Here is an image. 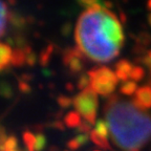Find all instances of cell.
Segmentation results:
<instances>
[{
	"label": "cell",
	"mask_w": 151,
	"mask_h": 151,
	"mask_svg": "<svg viewBox=\"0 0 151 151\" xmlns=\"http://www.w3.org/2000/svg\"><path fill=\"white\" fill-rule=\"evenodd\" d=\"M78 48L94 62H109L120 54L124 34L118 17L101 5L88 9L79 17L75 31Z\"/></svg>",
	"instance_id": "1"
},
{
	"label": "cell",
	"mask_w": 151,
	"mask_h": 151,
	"mask_svg": "<svg viewBox=\"0 0 151 151\" xmlns=\"http://www.w3.org/2000/svg\"><path fill=\"white\" fill-rule=\"evenodd\" d=\"M111 139L121 149L139 151L151 139V118L133 103L111 96L105 105Z\"/></svg>",
	"instance_id": "2"
},
{
	"label": "cell",
	"mask_w": 151,
	"mask_h": 151,
	"mask_svg": "<svg viewBox=\"0 0 151 151\" xmlns=\"http://www.w3.org/2000/svg\"><path fill=\"white\" fill-rule=\"evenodd\" d=\"M87 73L90 79V87L97 93L107 97L114 91L119 79L110 68L106 66L94 67Z\"/></svg>",
	"instance_id": "3"
},
{
	"label": "cell",
	"mask_w": 151,
	"mask_h": 151,
	"mask_svg": "<svg viewBox=\"0 0 151 151\" xmlns=\"http://www.w3.org/2000/svg\"><path fill=\"white\" fill-rule=\"evenodd\" d=\"M77 112L84 118V120L90 125L94 124L98 110V97L97 92L91 87L86 88L79 92L73 101Z\"/></svg>",
	"instance_id": "4"
},
{
	"label": "cell",
	"mask_w": 151,
	"mask_h": 151,
	"mask_svg": "<svg viewBox=\"0 0 151 151\" xmlns=\"http://www.w3.org/2000/svg\"><path fill=\"white\" fill-rule=\"evenodd\" d=\"M84 58L86 57L83 55V52L77 48H68L64 52L63 55V63L64 65L69 69L71 73L76 75L83 70L84 67Z\"/></svg>",
	"instance_id": "5"
},
{
	"label": "cell",
	"mask_w": 151,
	"mask_h": 151,
	"mask_svg": "<svg viewBox=\"0 0 151 151\" xmlns=\"http://www.w3.org/2000/svg\"><path fill=\"white\" fill-rule=\"evenodd\" d=\"M132 103L135 107L141 110H146L151 108V86L145 85L143 87H139L134 93V98L132 100Z\"/></svg>",
	"instance_id": "6"
},
{
	"label": "cell",
	"mask_w": 151,
	"mask_h": 151,
	"mask_svg": "<svg viewBox=\"0 0 151 151\" xmlns=\"http://www.w3.org/2000/svg\"><path fill=\"white\" fill-rule=\"evenodd\" d=\"M134 66H132L128 60H120L116 65V75L119 80L121 81H128V78H130V73Z\"/></svg>",
	"instance_id": "7"
},
{
	"label": "cell",
	"mask_w": 151,
	"mask_h": 151,
	"mask_svg": "<svg viewBox=\"0 0 151 151\" xmlns=\"http://www.w3.org/2000/svg\"><path fill=\"white\" fill-rule=\"evenodd\" d=\"M13 52L11 50V46L4 42H1L0 44V69L4 70L9 63L12 62Z\"/></svg>",
	"instance_id": "8"
},
{
	"label": "cell",
	"mask_w": 151,
	"mask_h": 151,
	"mask_svg": "<svg viewBox=\"0 0 151 151\" xmlns=\"http://www.w3.org/2000/svg\"><path fill=\"white\" fill-rule=\"evenodd\" d=\"M24 63H26V52L25 50L23 48H17L13 52V56H12V62L11 64L17 67H20L22 66Z\"/></svg>",
	"instance_id": "9"
},
{
	"label": "cell",
	"mask_w": 151,
	"mask_h": 151,
	"mask_svg": "<svg viewBox=\"0 0 151 151\" xmlns=\"http://www.w3.org/2000/svg\"><path fill=\"white\" fill-rule=\"evenodd\" d=\"M64 123L67 127L75 128L79 127L81 125V118H80V113L77 112V111H70V112L67 113V116L64 119Z\"/></svg>",
	"instance_id": "10"
},
{
	"label": "cell",
	"mask_w": 151,
	"mask_h": 151,
	"mask_svg": "<svg viewBox=\"0 0 151 151\" xmlns=\"http://www.w3.org/2000/svg\"><path fill=\"white\" fill-rule=\"evenodd\" d=\"M9 20V13L7 11V6L4 1H1V22H0V35L4 36L6 31L7 21Z\"/></svg>",
	"instance_id": "11"
},
{
	"label": "cell",
	"mask_w": 151,
	"mask_h": 151,
	"mask_svg": "<svg viewBox=\"0 0 151 151\" xmlns=\"http://www.w3.org/2000/svg\"><path fill=\"white\" fill-rule=\"evenodd\" d=\"M89 134H90V139H91V141L93 142L97 146L101 147L102 149H106V150L110 148V146H109V143H108V141H107L106 137H102V135H100L99 133L96 131V130H92Z\"/></svg>",
	"instance_id": "12"
},
{
	"label": "cell",
	"mask_w": 151,
	"mask_h": 151,
	"mask_svg": "<svg viewBox=\"0 0 151 151\" xmlns=\"http://www.w3.org/2000/svg\"><path fill=\"white\" fill-rule=\"evenodd\" d=\"M137 88V85L134 81H126L122 84L120 90L123 94H126V96H131V94L135 93Z\"/></svg>",
	"instance_id": "13"
},
{
	"label": "cell",
	"mask_w": 151,
	"mask_h": 151,
	"mask_svg": "<svg viewBox=\"0 0 151 151\" xmlns=\"http://www.w3.org/2000/svg\"><path fill=\"white\" fill-rule=\"evenodd\" d=\"M52 50H54V46H52V44H50V45H47V47L45 50H43L42 52H41L39 60H40V64L42 66H46L47 64H48V62H50V60Z\"/></svg>",
	"instance_id": "14"
},
{
	"label": "cell",
	"mask_w": 151,
	"mask_h": 151,
	"mask_svg": "<svg viewBox=\"0 0 151 151\" xmlns=\"http://www.w3.org/2000/svg\"><path fill=\"white\" fill-rule=\"evenodd\" d=\"M108 124H107L106 121L104 120H99L97 122V124H96V131L99 133L100 135H102V137H106L109 135V130H108Z\"/></svg>",
	"instance_id": "15"
},
{
	"label": "cell",
	"mask_w": 151,
	"mask_h": 151,
	"mask_svg": "<svg viewBox=\"0 0 151 151\" xmlns=\"http://www.w3.org/2000/svg\"><path fill=\"white\" fill-rule=\"evenodd\" d=\"M9 21L11 22L13 25L16 26V27H18V28L23 27V26L25 25V19H24L22 16H20V15L16 14V13H9Z\"/></svg>",
	"instance_id": "16"
},
{
	"label": "cell",
	"mask_w": 151,
	"mask_h": 151,
	"mask_svg": "<svg viewBox=\"0 0 151 151\" xmlns=\"http://www.w3.org/2000/svg\"><path fill=\"white\" fill-rule=\"evenodd\" d=\"M23 141L25 145L27 146L28 151H34L35 150V144H36V137H34L33 133L29 131H25L23 133Z\"/></svg>",
	"instance_id": "17"
},
{
	"label": "cell",
	"mask_w": 151,
	"mask_h": 151,
	"mask_svg": "<svg viewBox=\"0 0 151 151\" xmlns=\"http://www.w3.org/2000/svg\"><path fill=\"white\" fill-rule=\"evenodd\" d=\"M145 71L144 68L141 67V66H134L131 70V73H130V79L132 81H141L142 79L144 78Z\"/></svg>",
	"instance_id": "18"
},
{
	"label": "cell",
	"mask_w": 151,
	"mask_h": 151,
	"mask_svg": "<svg viewBox=\"0 0 151 151\" xmlns=\"http://www.w3.org/2000/svg\"><path fill=\"white\" fill-rule=\"evenodd\" d=\"M89 87H90V79H89L88 73H86V75H81L78 79V88H80L81 90H84Z\"/></svg>",
	"instance_id": "19"
},
{
	"label": "cell",
	"mask_w": 151,
	"mask_h": 151,
	"mask_svg": "<svg viewBox=\"0 0 151 151\" xmlns=\"http://www.w3.org/2000/svg\"><path fill=\"white\" fill-rule=\"evenodd\" d=\"M4 149H9V150H15L17 149V139L15 137H9L5 143L1 145V151Z\"/></svg>",
	"instance_id": "20"
},
{
	"label": "cell",
	"mask_w": 151,
	"mask_h": 151,
	"mask_svg": "<svg viewBox=\"0 0 151 151\" xmlns=\"http://www.w3.org/2000/svg\"><path fill=\"white\" fill-rule=\"evenodd\" d=\"M46 145V139L42 133H38L36 137V144H35V150L36 151H42Z\"/></svg>",
	"instance_id": "21"
},
{
	"label": "cell",
	"mask_w": 151,
	"mask_h": 151,
	"mask_svg": "<svg viewBox=\"0 0 151 151\" xmlns=\"http://www.w3.org/2000/svg\"><path fill=\"white\" fill-rule=\"evenodd\" d=\"M78 2L82 7L88 9L96 6V5H101L102 0H78Z\"/></svg>",
	"instance_id": "22"
},
{
	"label": "cell",
	"mask_w": 151,
	"mask_h": 151,
	"mask_svg": "<svg viewBox=\"0 0 151 151\" xmlns=\"http://www.w3.org/2000/svg\"><path fill=\"white\" fill-rule=\"evenodd\" d=\"M150 43H151V36L147 33L142 34L139 37V39H137V45H141V46H143V47L150 44Z\"/></svg>",
	"instance_id": "23"
},
{
	"label": "cell",
	"mask_w": 151,
	"mask_h": 151,
	"mask_svg": "<svg viewBox=\"0 0 151 151\" xmlns=\"http://www.w3.org/2000/svg\"><path fill=\"white\" fill-rule=\"evenodd\" d=\"M71 103H73L71 99H69V98L66 97V96H60V97L58 98V104H59L62 108H67V107L70 106Z\"/></svg>",
	"instance_id": "24"
},
{
	"label": "cell",
	"mask_w": 151,
	"mask_h": 151,
	"mask_svg": "<svg viewBox=\"0 0 151 151\" xmlns=\"http://www.w3.org/2000/svg\"><path fill=\"white\" fill-rule=\"evenodd\" d=\"M78 131L80 132L81 134H87V133H90V132L92 131L91 126H90L89 123L83 122V123H81V125L78 127Z\"/></svg>",
	"instance_id": "25"
},
{
	"label": "cell",
	"mask_w": 151,
	"mask_h": 151,
	"mask_svg": "<svg viewBox=\"0 0 151 151\" xmlns=\"http://www.w3.org/2000/svg\"><path fill=\"white\" fill-rule=\"evenodd\" d=\"M0 92L4 98H9L12 97V89L9 87L6 83H2L1 84V88H0Z\"/></svg>",
	"instance_id": "26"
},
{
	"label": "cell",
	"mask_w": 151,
	"mask_h": 151,
	"mask_svg": "<svg viewBox=\"0 0 151 151\" xmlns=\"http://www.w3.org/2000/svg\"><path fill=\"white\" fill-rule=\"evenodd\" d=\"M141 61L145 66H147V67L150 68L151 67V50H148V52H146V55L142 58Z\"/></svg>",
	"instance_id": "27"
},
{
	"label": "cell",
	"mask_w": 151,
	"mask_h": 151,
	"mask_svg": "<svg viewBox=\"0 0 151 151\" xmlns=\"http://www.w3.org/2000/svg\"><path fill=\"white\" fill-rule=\"evenodd\" d=\"M88 139H89L88 134H79V135H77V137H76V139L79 142L80 146L86 144V143L88 142Z\"/></svg>",
	"instance_id": "28"
},
{
	"label": "cell",
	"mask_w": 151,
	"mask_h": 151,
	"mask_svg": "<svg viewBox=\"0 0 151 151\" xmlns=\"http://www.w3.org/2000/svg\"><path fill=\"white\" fill-rule=\"evenodd\" d=\"M19 89L21 90L22 92H29L31 91V86L25 81H20V83H19Z\"/></svg>",
	"instance_id": "29"
},
{
	"label": "cell",
	"mask_w": 151,
	"mask_h": 151,
	"mask_svg": "<svg viewBox=\"0 0 151 151\" xmlns=\"http://www.w3.org/2000/svg\"><path fill=\"white\" fill-rule=\"evenodd\" d=\"M67 147H68L69 149H71V150H76V149H78L79 147H80V144H79V142L75 139H70V141H68V143H67Z\"/></svg>",
	"instance_id": "30"
},
{
	"label": "cell",
	"mask_w": 151,
	"mask_h": 151,
	"mask_svg": "<svg viewBox=\"0 0 151 151\" xmlns=\"http://www.w3.org/2000/svg\"><path fill=\"white\" fill-rule=\"evenodd\" d=\"M50 126H52V128H56V129H60V130L64 129L63 124H62L61 122H59V121H56V122L52 123V124H50Z\"/></svg>",
	"instance_id": "31"
},
{
	"label": "cell",
	"mask_w": 151,
	"mask_h": 151,
	"mask_svg": "<svg viewBox=\"0 0 151 151\" xmlns=\"http://www.w3.org/2000/svg\"><path fill=\"white\" fill-rule=\"evenodd\" d=\"M148 22H149V24H150V26H151V14L148 16Z\"/></svg>",
	"instance_id": "32"
},
{
	"label": "cell",
	"mask_w": 151,
	"mask_h": 151,
	"mask_svg": "<svg viewBox=\"0 0 151 151\" xmlns=\"http://www.w3.org/2000/svg\"><path fill=\"white\" fill-rule=\"evenodd\" d=\"M148 7L151 9V0H148Z\"/></svg>",
	"instance_id": "33"
},
{
	"label": "cell",
	"mask_w": 151,
	"mask_h": 151,
	"mask_svg": "<svg viewBox=\"0 0 151 151\" xmlns=\"http://www.w3.org/2000/svg\"><path fill=\"white\" fill-rule=\"evenodd\" d=\"M149 71H150V76H151V67L149 68Z\"/></svg>",
	"instance_id": "34"
},
{
	"label": "cell",
	"mask_w": 151,
	"mask_h": 151,
	"mask_svg": "<svg viewBox=\"0 0 151 151\" xmlns=\"http://www.w3.org/2000/svg\"><path fill=\"white\" fill-rule=\"evenodd\" d=\"M93 151H101V150H93Z\"/></svg>",
	"instance_id": "35"
},
{
	"label": "cell",
	"mask_w": 151,
	"mask_h": 151,
	"mask_svg": "<svg viewBox=\"0 0 151 151\" xmlns=\"http://www.w3.org/2000/svg\"><path fill=\"white\" fill-rule=\"evenodd\" d=\"M65 151H67V150H65Z\"/></svg>",
	"instance_id": "36"
}]
</instances>
